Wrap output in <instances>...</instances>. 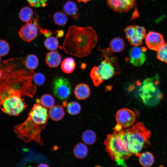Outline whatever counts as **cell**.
I'll use <instances>...</instances> for the list:
<instances>
[{
    "instance_id": "obj_3",
    "label": "cell",
    "mask_w": 167,
    "mask_h": 167,
    "mask_svg": "<svg viewBox=\"0 0 167 167\" xmlns=\"http://www.w3.org/2000/svg\"><path fill=\"white\" fill-rule=\"evenodd\" d=\"M113 129V132L107 135L104 141L106 151L118 165L127 167L126 161L133 154L128 148L125 129L117 124Z\"/></svg>"
},
{
    "instance_id": "obj_7",
    "label": "cell",
    "mask_w": 167,
    "mask_h": 167,
    "mask_svg": "<svg viewBox=\"0 0 167 167\" xmlns=\"http://www.w3.org/2000/svg\"><path fill=\"white\" fill-rule=\"evenodd\" d=\"M139 95L143 102L145 104L150 106L158 104L162 96L156 84L149 78L144 80L140 87Z\"/></svg>"
},
{
    "instance_id": "obj_1",
    "label": "cell",
    "mask_w": 167,
    "mask_h": 167,
    "mask_svg": "<svg viewBox=\"0 0 167 167\" xmlns=\"http://www.w3.org/2000/svg\"><path fill=\"white\" fill-rule=\"evenodd\" d=\"M97 36L91 27L70 26L63 41L62 48L66 53L78 58L90 54L96 45Z\"/></svg>"
},
{
    "instance_id": "obj_8",
    "label": "cell",
    "mask_w": 167,
    "mask_h": 167,
    "mask_svg": "<svg viewBox=\"0 0 167 167\" xmlns=\"http://www.w3.org/2000/svg\"><path fill=\"white\" fill-rule=\"evenodd\" d=\"M52 89L54 95L61 100H65L70 96L71 91V84L66 78L58 76L53 80Z\"/></svg>"
},
{
    "instance_id": "obj_16",
    "label": "cell",
    "mask_w": 167,
    "mask_h": 167,
    "mask_svg": "<svg viewBox=\"0 0 167 167\" xmlns=\"http://www.w3.org/2000/svg\"><path fill=\"white\" fill-rule=\"evenodd\" d=\"M74 94L76 97L79 100H85L89 96L90 90L88 86L84 83H80L75 87Z\"/></svg>"
},
{
    "instance_id": "obj_32",
    "label": "cell",
    "mask_w": 167,
    "mask_h": 167,
    "mask_svg": "<svg viewBox=\"0 0 167 167\" xmlns=\"http://www.w3.org/2000/svg\"><path fill=\"white\" fill-rule=\"evenodd\" d=\"M45 79L44 75L40 72L35 73L33 78V81L34 83L39 86L41 85L44 83Z\"/></svg>"
},
{
    "instance_id": "obj_20",
    "label": "cell",
    "mask_w": 167,
    "mask_h": 167,
    "mask_svg": "<svg viewBox=\"0 0 167 167\" xmlns=\"http://www.w3.org/2000/svg\"><path fill=\"white\" fill-rule=\"evenodd\" d=\"M140 164L144 167H150L153 164L154 158L152 154L149 152H143L138 156Z\"/></svg>"
},
{
    "instance_id": "obj_35",
    "label": "cell",
    "mask_w": 167,
    "mask_h": 167,
    "mask_svg": "<svg viewBox=\"0 0 167 167\" xmlns=\"http://www.w3.org/2000/svg\"><path fill=\"white\" fill-rule=\"evenodd\" d=\"M37 167H49V166L47 164L42 163L39 164Z\"/></svg>"
},
{
    "instance_id": "obj_12",
    "label": "cell",
    "mask_w": 167,
    "mask_h": 167,
    "mask_svg": "<svg viewBox=\"0 0 167 167\" xmlns=\"http://www.w3.org/2000/svg\"><path fill=\"white\" fill-rule=\"evenodd\" d=\"M145 42L148 47L151 50L157 51L165 44L163 35L154 31H150L145 38Z\"/></svg>"
},
{
    "instance_id": "obj_23",
    "label": "cell",
    "mask_w": 167,
    "mask_h": 167,
    "mask_svg": "<svg viewBox=\"0 0 167 167\" xmlns=\"http://www.w3.org/2000/svg\"><path fill=\"white\" fill-rule=\"evenodd\" d=\"M76 66V63L74 58L71 57L65 58L61 64V68L65 73L69 74L72 72Z\"/></svg>"
},
{
    "instance_id": "obj_14",
    "label": "cell",
    "mask_w": 167,
    "mask_h": 167,
    "mask_svg": "<svg viewBox=\"0 0 167 167\" xmlns=\"http://www.w3.org/2000/svg\"><path fill=\"white\" fill-rule=\"evenodd\" d=\"M37 28V26L33 23H27L21 28L19 32V36L24 41L30 42L36 37Z\"/></svg>"
},
{
    "instance_id": "obj_28",
    "label": "cell",
    "mask_w": 167,
    "mask_h": 167,
    "mask_svg": "<svg viewBox=\"0 0 167 167\" xmlns=\"http://www.w3.org/2000/svg\"><path fill=\"white\" fill-rule=\"evenodd\" d=\"M53 18L55 23L59 26L65 25L68 21L66 14L61 11H58L54 13L53 16Z\"/></svg>"
},
{
    "instance_id": "obj_37",
    "label": "cell",
    "mask_w": 167,
    "mask_h": 167,
    "mask_svg": "<svg viewBox=\"0 0 167 167\" xmlns=\"http://www.w3.org/2000/svg\"><path fill=\"white\" fill-rule=\"evenodd\" d=\"M2 73L1 70L0 69V80L1 79L2 77Z\"/></svg>"
},
{
    "instance_id": "obj_9",
    "label": "cell",
    "mask_w": 167,
    "mask_h": 167,
    "mask_svg": "<svg viewBox=\"0 0 167 167\" xmlns=\"http://www.w3.org/2000/svg\"><path fill=\"white\" fill-rule=\"evenodd\" d=\"M124 31L130 45L134 46L141 45L146 35V29L144 27L135 25L127 26Z\"/></svg>"
},
{
    "instance_id": "obj_6",
    "label": "cell",
    "mask_w": 167,
    "mask_h": 167,
    "mask_svg": "<svg viewBox=\"0 0 167 167\" xmlns=\"http://www.w3.org/2000/svg\"><path fill=\"white\" fill-rule=\"evenodd\" d=\"M151 135L150 131L141 122L126 129V139L131 153L138 156L143 147L149 146Z\"/></svg>"
},
{
    "instance_id": "obj_38",
    "label": "cell",
    "mask_w": 167,
    "mask_h": 167,
    "mask_svg": "<svg viewBox=\"0 0 167 167\" xmlns=\"http://www.w3.org/2000/svg\"><path fill=\"white\" fill-rule=\"evenodd\" d=\"M95 167H101L99 166H95Z\"/></svg>"
},
{
    "instance_id": "obj_2",
    "label": "cell",
    "mask_w": 167,
    "mask_h": 167,
    "mask_svg": "<svg viewBox=\"0 0 167 167\" xmlns=\"http://www.w3.org/2000/svg\"><path fill=\"white\" fill-rule=\"evenodd\" d=\"M48 117L46 108L39 104H35L25 120L14 127V132L25 143L33 141L38 145H43L41 133L45 127Z\"/></svg>"
},
{
    "instance_id": "obj_19",
    "label": "cell",
    "mask_w": 167,
    "mask_h": 167,
    "mask_svg": "<svg viewBox=\"0 0 167 167\" xmlns=\"http://www.w3.org/2000/svg\"><path fill=\"white\" fill-rule=\"evenodd\" d=\"M125 47L123 40L119 37H115L111 40L109 49L113 53H119L124 49Z\"/></svg>"
},
{
    "instance_id": "obj_4",
    "label": "cell",
    "mask_w": 167,
    "mask_h": 167,
    "mask_svg": "<svg viewBox=\"0 0 167 167\" xmlns=\"http://www.w3.org/2000/svg\"><path fill=\"white\" fill-rule=\"evenodd\" d=\"M20 92L6 86L0 91V108L4 113L17 116L27 107Z\"/></svg>"
},
{
    "instance_id": "obj_26",
    "label": "cell",
    "mask_w": 167,
    "mask_h": 167,
    "mask_svg": "<svg viewBox=\"0 0 167 167\" xmlns=\"http://www.w3.org/2000/svg\"><path fill=\"white\" fill-rule=\"evenodd\" d=\"M24 61L26 66L30 70H33L35 69L38 66V59L37 56L34 54L28 55Z\"/></svg>"
},
{
    "instance_id": "obj_40",
    "label": "cell",
    "mask_w": 167,
    "mask_h": 167,
    "mask_svg": "<svg viewBox=\"0 0 167 167\" xmlns=\"http://www.w3.org/2000/svg\"></svg>"
},
{
    "instance_id": "obj_22",
    "label": "cell",
    "mask_w": 167,
    "mask_h": 167,
    "mask_svg": "<svg viewBox=\"0 0 167 167\" xmlns=\"http://www.w3.org/2000/svg\"><path fill=\"white\" fill-rule=\"evenodd\" d=\"M73 153L75 156L79 159L85 158L87 155L88 150L86 145L82 143L76 144L74 147Z\"/></svg>"
},
{
    "instance_id": "obj_34",
    "label": "cell",
    "mask_w": 167,
    "mask_h": 167,
    "mask_svg": "<svg viewBox=\"0 0 167 167\" xmlns=\"http://www.w3.org/2000/svg\"><path fill=\"white\" fill-rule=\"evenodd\" d=\"M57 36L58 37H62L63 34V32L62 31L59 30L57 31Z\"/></svg>"
},
{
    "instance_id": "obj_27",
    "label": "cell",
    "mask_w": 167,
    "mask_h": 167,
    "mask_svg": "<svg viewBox=\"0 0 167 167\" xmlns=\"http://www.w3.org/2000/svg\"><path fill=\"white\" fill-rule=\"evenodd\" d=\"M82 139L85 143L88 145L92 144L96 141V135L92 130H87L83 132L82 135Z\"/></svg>"
},
{
    "instance_id": "obj_18",
    "label": "cell",
    "mask_w": 167,
    "mask_h": 167,
    "mask_svg": "<svg viewBox=\"0 0 167 167\" xmlns=\"http://www.w3.org/2000/svg\"><path fill=\"white\" fill-rule=\"evenodd\" d=\"M65 114L63 107L60 105H54L49 111V117L54 121L61 120L64 117Z\"/></svg>"
},
{
    "instance_id": "obj_13",
    "label": "cell",
    "mask_w": 167,
    "mask_h": 167,
    "mask_svg": "<svg viewBox=\"0 0 167 167\" xmlns=\"http://www.w3.org/2000/svg\"><path fill=\"white\" fill-rule=\"evenodd\" d=\"M134 46L129 52V58L130 63L133 65L139 67L143 65L146 60L145 54L146 49L143 47Z\"/></svg>"
},
{
    "instance_id": "obj_11",
    "label": "cell",
    "mask_w": 167,
    "mask_h": 167,
    "mask_svg": "<svg viewBox=\"0 0 167 167\" xmlns=\"http://www.w3.org/2000/svg\"><path fill=\"white\" fill-rule=\"evenodd\" d=\"M137 0H106L108 6L114 11L122 13L127 12L135 5Z\"/></svg>"
},
{
    "instance_id": "obj_29",
    "label": "cell",
    "mask_w": 167,
    "mask_h": 167,
    "mask_svg": "<svg viewBox=\"0 0 167 167\" xmlns=\"http://www.w3.org/2000/svg\"><path fill=\"white\" fill-rule=\"evenodd\" d=\"M44 45L48 50L54 51L59 47V41L56 38L54 37H47L44 41Z\"/></svg>"
},
{
    "instance_id": "obj_21",
    "label": "cell",
    "mask_w": 167,
    "mask_h": 167,
    "mask_svg": "<svg viewBox=\"0 0 167 167\" xmlns=\"http://www.w3.org/2000/svg\"><path fill=\"white\" fill-rule=\"evenodd\" d=\"M32 10L28 6L22 8L20 11L19 15L20 19L23 22L27 23L33 22L34 18Z\"/></svg>"
},
{
    "instance_id": "obj_17",
    "label": "cell",
    "mask_w": 167,
    "mask_h": 167,
    "mask_svg": "<svg viewBox=\"0 0 167 167\" xmlns=\"http://www.w3.org/2000/svg\"><path fill=\"white\" fill-rule=\"evenodd\" d=\"M63 10L65 13L71 16L75 19L79 18V14L77 6L76 3L72 1H68L64 4Z\"/></svg>"
},
{
    "instance_id": "obj_30",
    "label": "cell",
    "mask_w": 167,
    "mask_h": 167,
    "mask_svg": "<svg viewBox=\"0 0 167 167\" xmlns=\"http://www.w3.org/2000/svg\"><path fill=\"white\" fill-rule=\"evenodd\" d=\"M157 51V59L167 63V41Z\"/></svg>"
},
{
    "instance_id": "obj_24",
    "label": "cell",
    "mask_w": 167,
    "mask_h": 167,
    "mask_svg": "<svg viewBox=\"0 0 167 167\" xmlns=\"http://www.w3.org/2000/svg\"><path fill=\"white\" fill-rule=\"evenodd\" d=\"M36 102L37 104H40L43 107L46 108H50L54 106L55 100L54 97L49 94H45L41 97L40 100L37 99Z\"/></svg>"
},
{
    "instance_id": "obj_25",
    "label": "cell",
    "mask_w": 167,
    "mask_h": 167,
    "mask_svg": "<svg viewBox=\"0 0 167 167\" xmlns=\"http://www.w3.org/2000/svg\"><path fill=\"white\" fill-rule=\"evenodd\" d=\"M63 105L66 107L68 113L72 115H77L80 112L81 106L80 104L77 102L72 101L68 103L66 102L63 103Z\"/></svg>"
},
{
    "instance_id": "obj_31",
    "label": "cell",
    "mask_w": 167,
    "mask_h": 167,
    "mask_svg": "<svg viewBox=\"0 0 167 167\" xmlns=\"http://www.w3.org/2000/svg\"><path fill=\"white\" fill-rule=\"evenodd\" d=\"M10 49L8 44L4 40H0V56H4L7 54Z\"/></svg>"
},
{
    "instance_id": "obj_10",
    "label": "cell",
    "mask_w": 167,
    "mask_h": 167,
    "mask_svg": "<svg viewBox=\"0 0 167 167\" xmlns=\"http://www.w3.org/2000/svg\"><path fill=\"white\" fill-rule=\"evenodd\" d=\"M116 120L117 124L122 128H128L134 123L135 121V115L131 109L126 108H122L117 112Z\"/></svg>"
},
{
    "instance_id": "obj_15",
    "label": "cell",
    "mask_w": 167,
    "mask_h": 167,
    "mask_svg": "<svg viewBox=\"0 0 167 167\" xmlns=\"http://www.w3.org/2000/svg\"><path fill=\"white\" fill-rule=\"evenodd\" d=\"M62 59L61 56L58 51H51L46 54L45 63L49 67L55 68L59 65Z\"/></svg>"
},
{
    "instance_id": "obj_36",
    "label": "cell",
    "mask_w": 167,
    "mask_h": 167,
    "mask_svg": "<svg viewBox=\"0 0 167 167\" xmlns=\"http://www.w3.org/2000/svg\"><path fill=\"white\" fill-rule=\"evenodd\" d=\"M79 2H82L85 3H86L91 0H76Z\"/></svg>"
},
{
    "instance_id": "obj_39",
    "label": "cell",
    "mask_w": 167,
    "mask_h": 167,
    "mask_svg": "<svg viewBox=\"0 0 167 167\" xmlns=\"http://www.w3.org/2000/svg\"><path fill=\"white\" fill-rule=\"evenodd\" d=\"M0 61H1V58L0 57Z\"/></svg>"
},
{
    "instance_id": "obj_33",
    "label": "cell",
    "mask_w": 167,
    "mask_h": 167,
    "mask_svg": "<svg viewBox=\"0 0 167 167\" xmlns=\"http://www.w3.org/2000/svg\"><path fill=\"white\" fill-rule=\"evenodd\" d=\"M26 1L31 6L37 8L45 6L48 0H26Z\"/></svg>"
},
{
    "instance_id": "obj_5",
    "label": "cell",
    "mask_w": 167,
    "mask_h": 167,
    "mask_svg": "<svg viewBox=\"0 0 167 167\" xmlns=\"http://www.w3.org/2000/svg\"><path fill=\"white\" fill-rule=\"evenodd\" d=\"M101 55L105 59L98 66L93 67L90 73V76L96 87H98L103 81L109 79L121 72L118 57H110L111 55L108 54Z\"/></svg>"
}]
</instances>
